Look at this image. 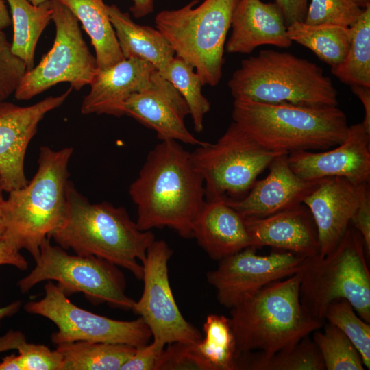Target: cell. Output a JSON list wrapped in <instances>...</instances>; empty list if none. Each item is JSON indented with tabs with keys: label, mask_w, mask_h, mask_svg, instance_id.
Segmentation results:
<instances>
[{
	"label": "cell",
	"mask_w": 370,
	"mask_h": 370,
	"mask_svg": "<svg viewBox=\"0 0 370 370\" xmlns=\"http://www.w3.org/2000/svg\"><path fill=\"white\" fill-rule=\"evenodd\" d=\"M129 194L136 205L140 230L167 227L184 238L206 202L204 180L190 152L174 140H163L148 153Z\"/></svg>",
	"instance_id": "6da1fadb"
},
{
	"label": "cell",
	"mask_w": 370,
	"mask_h": 370,
	"mask_svg": "<svg viewBox=\"0 0 370 370\" xmlns=\"http://www.w3.org/2000/svg\"><path fill=\"white\" fill-rule=\"evenodd\" d=\"M62 249L81 256L105 259L142 280V262L156 240L140 230L123 207L103 201L91 203L70 181L66 212L62 223L49 236Z\"/></svg>",
	"instance_id": "7a4b0ae2"
},
{
	"label": "cell",
	"mask_w": 370,
	"mask_h": 370,
	"mask_svg": "<svg viewBox=\"0 0 370 370\" xmlns=\"http://www.w3.org/2000/svg\"><path fill=\"white\" fill-rule=\"evenodd\" d=\"M232 119L264 148L287 155L335 147L343 142L348 128L347 116L337 106L234 99Z\"/></svg>",
	"instance_id": "3957f363"
},
{
	"label": "cell",
	"mask_w": 370,
	"mask_h": 370,
	"mask_svg": "<svg viewBox=\"0 0 370 370\" xmlns=\"http://www.w3.org/2000/svg\"><path fill=\"white\" fill-rule=\"evenodd\" d=\"M300 280L297 272L268 284L230 309L238 357L254 351L270 356L290 349L323 326L300 302Z\"/></svg>",
	"instance_id": "277c9868"
},
{
	"label": "cell",
	"mask_w": 370,
	"mask_h": 370,
	"mask_svg": "<svg viewBox=\"0 0 370 370\" xmlns=\"http://www.w3.org/2000/svg\"><path fill=\"white\" fill-rule=\"evenodd\" d=\"M73 147H40L38 167L31 181L9 192L5 200V239L36 260L45 239L63 222Z\"/></svg>",
	"instance_id": "5b68a950"
},
{
	"label": "cell",
	"mask_w": 370,
	"mask_h": 370,
	"mask_svg": "<svg viewBox=\"0 0 370 370\" xmlns=\"http://www.w3.org/2000/svg\"><path fill=\"white\" fill-rule=\"evenodd\" d=\"M228 87L234 99L301 106H338V92L321 67L288 52L261 50L241 61Z\"/></svg>",
	"instance_id": "8992f818"
},
{
	"label": "cell",
	"mask_w": 370,
	"mask_h": 370,
	"mask_svg": "<svg viewBox=\"0 0 370 370\" xmlns=\"http://www.w3.org/2000/svg\"><path fill=\"white\" fill-rule=\"evenodd\" d=\"M367 257L361 234L349 225L330 253L306 258L299 271V299L313 319L323 323L328 305L343 299L370 323V272Z\"/></svg>",
	"instance_id": "52a82bcc"
},
{
	"label": "cell",
	"mask_w": 370,
	"mask_h": 370,
	"mask_svg": "<svg viewBox=\"0 0 370 370\" xmlns=\"http://www.w3.org/2000/svg\"><path fill=\"white\" fill-rule=\"evenodd\" d=\"M238 0H198L155 17L158 29L175 56L192 65L203 86H217L222 76L223 53L232 14Z\"/></svg>",
	"instance_id": "ba28073f"
},
{
	"label": "cell",
	"mask_w": 370,
	"mask_h": 370,
	"mask_svg": "<svg viewBox=\"0 0 370 370\" xmlns=\"http://www.w3.org/2000/svg\"><path fill=\"white\" fill-rule=\"evenodd\" d=\"M35 261L34 269L18 282L21 293L53 280L67 296L80 292L94 304L133 310L136 301L126 295L125 276L116 264L94 256L71 255L53 245L49 238L42 243Z\"/></svg>",
	"instance_id": "9c48e42d"
},
{
	"label": "cell",
	"mask_w": 370,
	"mask_h": 370,
	"mask_svg": "<svg viewBox=\"0 0 370 370\" xmlns=\"http://www.w3.org/2000/svg\"><path fill=\"white\" fill-rule=\"evenodd\" d=\"M283 154L262 147L235 122L216 143L207 142L190 152L204 180L206 201L243 198L258 176Z\"/></svg>",
	"instance_id": "30bf717a"
},
{
	"label": "cell",
	"mask_w": 370,
	"mask_h": 370,
	"mask_svg": "<svg viewBox=\"0 0 370 370\" xmlns=\"http://www.w3.org/2000/svg\"><path fill=\"white\" fill-rule=\"evenodd\" d=\"M50 4L56 26L53 47L36 67L27 70L14 93L17 100L31 99L61 82L79 90L91 84L98 71L78 19L59 0H50Z\"/></svg>",
	"instance_id": "8fae6325"
},
{
	"label": "cell",
	"mask_w": 370,
	"mask_h": 370,
	"mask_svg": "<svg viewBox=\"0 0 370 370\" xmlns=\"http://www.w3.org/2000/svg\"><path fill=\"white\" fill-rule=\"evenodd\" d=\"M45 296L29 301L24 310L51 321L58 330L51 336L55 345L92 341L127 344L140 347L147 344L151 332L140 317L133 321H119L101 316L73 304L57 285L49 280L44 286Z\"/></svg>",
	"instance_id": "7c38bea8"
},
{
	"label": "cell",
	"mask_w": 370,
	"mask_h": 370,
	"mask_svg": "<svg viewBox=\"0 0 370 370\" xmlns=\"http://www.w3.org/2000/svg\"><path fill=\"white\" fill-rule=\"evenodd\" d=\"M172 254L173 250L162 240H155L149 247L142 262L143 291L132 311L145 321L153 339L165 344H197L203 337L181 314L170 286L168 262Z\"/></svg>",
	"instance_id": "4fadbf2b"
},
{
	"label": "cell",
	"mask_w": 370,
	"mask_h": 370,
	"mask_svg": "<svg viewBox=\"0 0 370 370\" xmlns=\"http://www.w3.org/2000/svg\"><path fill=\"white\" fill-rule=\"evenodd\" d=\"M256 250L248 247L227 256L207 273L208 282L225 308L231 309L268 284L299 272L307 258L288 251L260 256Z\"/></svg>",
	"instance_id": "5bb4252c"
},
{
	"label": "cell",
	"mask_w": 370,
	"mask_h": 370,
	"mask_svg": "<svg viewBox=\"0 0 370 370\" xmlns=\"http://www.w3.org/2000/svg\"><path fill=\"white\" fill-rule=\"evenodd\" d=\"M73 88L49 96L28 106L0 103V177L5 192L20 188L28 183L25 173L27 147L36 134L41 120L49 112L60 107Z\"/></svg>",
	"instance_id": "9a60e30c"
},
{
	"label": "cell",
	"mask_w": 370,
	"mask_h": 370,
	"mask_svg": "<svg viewBox=\"0 0 370 370\" xmlns=\"http://www.w3.org/2000/svg\"><path fill=\"white\" fill-rule=\"evenodd\" d=\"M122 111L154 130L160 140H174L197 147L207 143L196 138L186 128L184 120L190 112L185 100L157 70L145 88L126 100Z\"/></svg>",
	"instance_id": "2e32d148"
},
{
	"label": "cell",
	"mask_w": 370,
	"mask_h": 370,
	"mask_svg": "<svg viewBox=\"0 0 370 370\" xmlns=\"http://www.w3.org/2000/svg\"><path fill=\"white\" fill-rule=\"evenodd\" d=\"M290 168L300 178L318 180L331 177L356 184L370 182V133L362 123L348 126L341 143L327 151H299L287 155Z\"/></svg>",
	"instance_id": "e0dca14e"
},
{
	"label": "cell",
	"mask_w": 370,
	"mask_h": 370,
	"mask_svg": "<svg viewBox=\"0 0 370 370\" xmlns=\"http://www.w3.org/2000/svg\"><path fill=\"white\" fill-rule=\"evenodd\" d=\"M286 157H276L268 166L267 176L256 180L243 198L225 201L244 218L265 217L301 204L321 180L300 178L290 168Z\"/></svg>",
	"instance_id": "ac0fdd59"
},
{
	"label": "cell",
	"mask_w": 370,
	"mask_h": 370,
	"mask_svg": "<svg viewBox=\"0 0 370 370\" xmlns=\"http://www.w3.org/2000/svg\"><path fill=\"white\" fill-rule=\"evenodd\" d=\"M361 187L362 184L344 177L323 178L304 200L316 225L319 256L327 255L336 247L350 225L359 204Z\"/></svg>",
	"instance_id": "d6986e66"
},
{
	"label": "cell",
	"mask_w": 370,
	"mask_h": 370,
	"mask_svg": "<svg viewBox=\"0 0 370 370\" xmlns=\"http://www.w3.org/2000/svg\"><path fill=\"white\" fill-rule=\"evenodd\" d=\"M250 247H271L305 257L319 254L316 225L301 204L262 217L244 218Z\"/></svg>",
	"instance_id": "ffe728a7"
},
{
	"label": "cell",
	"mask_w": 370,
	"mask_h": 370,
	"mask_svg": "<svg viewBox=\"0 0 370 370\" xmlns=\"http://www.w3.org/2000/svg\"><path fill=\"white\" fill-rule=\"evenodd\" d=\"M231 28L225 45L228 53L248 54L264 45L280 48L292 45L282 12L275 2L238 0L232 14Z\"/></svg>",
	"instance_id": "44dd1931"
},
{
	"label": "cell",
	"mask_w": 370,
	"mask_h": 370,
	"mask_svg": "<svg viewBox=\"0 0 370 370\" xmlns=\"http://www.w3.org/2000/svg\"><path fill=\"white\" fill-rule=\"evenodd\" d=\"M156 70L151 63L138 58L124 59L110 68L98 70L89 92L84 97L81 112L123 116L124 103L149 85Z\"/></svg>",
	"instance_id": "7402d4cb"
},
{
	"label": "cell",
	"mask_w": 370,
	"mask_h": 370,
	"mask_svg": "<svg viewBox=\"0 0 370 370\" xmlns=\"http://www.w3.org/2000/svg\"><path fill=\"white\" fill-rule=\"evenodd\" d=\"M193 238L218 261L250 247L244 217L224 200L206 201L194 221Z\"/></svg>",
	"instance_id": "603a6c76"
},
{
	"label": "cell",
	"mask_w": 370,
	"mask_h": 370,
	"mask_svg": "<svg viewBox=\"0 0 370 370\" xmlns=\"http://www.w3.org/2000/svg\"><path fill=\"white\" fill-rule=\"evenodd\" d=\"M106 9L124 58L147 61L163 74L175 56L166 38L158 29L136 23L116 5Z\"/></svg>",
	"instance_id": "cb8c5ba5"
},
{
	"label": "cell",
	"mask_w": 370,
	"mask_h": 370,
	"mask_svg": "<svg viewBox=\"0 0 370 370\" xmlns=\"http://www.w3.org/2000/svg\"><path fill=\"white\" fill-rule=\"evenodd\" d=\"M76 16L95 49L98 70L110 68L125 58L103 0H59Z\"/></svg>",
	"instance_id": "d4e9b609"
},
{
	"label": "cell",
	"mask_w": 370,
	"mask_h": 370,
	"mask_svg": "<svg viewBox=\"0 0 370 370\" xmlns=\"http://www.w3.org/2000/svg\"><path fill=\"white\" fill-rule=\"evenodd\" d=\"M10 8L14 34L12 52L26 64L34 67L35 49L42 32L51 20L50 0L38 5L28 0H6Z\"/></svg>",
	"instance_id": "484cf974"
},
{
	"label": "cell",
	"mask_w": 370,
	"mask_h": 370,
	"mask_svg": "<svg viewBox=\"0 0 370 370\" xmlns=\"http://www.w3.org/2000/svg\"><path fill=\"white\" fill-rule=\"evenodd\" d=\"M287 34L292 42L308 48L332 68L345 58L350 47L352 30L351 27L340 25L295 22L287 27Z\"/></svg>",
	"instance_id": "4316f807"
},
{
	"label": "cell",
	"mask_w": 370,
	"mask_h": 370,
	"mask_svg": "<svg viewBox=\"0 0 370 370\" xmlns=\"http://www.w3.org/2000/svg\"><path fill=\"white\" fill-rule=\"evenodd\" d=\"M63 370H120L136 347L121 343L75 341L56 345Z\"/></svg>",
	"instance_id": "83f0119b"
},
{
	"label": "cell",
	"mask_w": 370,
	"mask_h": 370,
	"mask_svg": "<svg viewBox=\"0 0 370 370\" xmlns=\"http://www.w3.org/2000/svg\"><path fill=\"white\" fill-rule=\"evenodd\" d=\"M238 369L247 370H325L321 353L308 336L293 347L270 356L259 352L242 354L238 360Z\"/></svg>",
	"instance_id": "f1b7e54d"
},
{
	"label": "cell",
	"mask_w": 370,
	"mask_h": 370,
	"mask_svg": "<svg viewBox=\"0 0 370 370\" xmlns=\"http://www.w3.org/2000/svg\"><path fill=\"white\" fill-rule=\"evenodd\" d=\"M351 28L352 36L348 52L342 62L332 67L331 71L349 86L370 87V5L364 8Z\"/></svg>",
	"instance_id": "f546056e"
},
{
	"label": "cell",
	"mask_w": 370,
	"mask_h": 370,
	"mask_svg": "<svg viewBox=\"0 0 370 370\" xmlns=\"http://www.w3.org/2000/svg\"><path fill=\"white\" fill-rule=\"evenodd\" d=\"M203 330L204 338L197 347L212 370H238V355L230 318L209 314Z\"/></svg>",
	"instance_id": "4dcf8cb0"
},
{
	"label": "cell",
	"mask_w": 370,
	"mask_h": 370,
	"mask_svg": "<svg viewBox=\"0 0 370 370\" xmlns=\"http://www.w3.org/2000/svg\"><path fill=\"white\" fill-rule=\"evenodd\" d=\"M162 75L171 82L185 100L193 119L194 130H204V119L210 110V103L202 94L199 75L189 63L175 56Z\"/></svg>",
	"instance_id": "1f68e13d"
},
{
	"label": "cell",
	"mask_w": 370,
	"mask_h": 370,
	"mask_svg": "<svg viewBox=\"0 0 370 370\" xmlns=\"http://www.w3.org/2000/svg\"><path fill=\"white\" fill-rule=\"evenodd\" d=\"M313 341L321 353L326 370H364L359 352L336 326L329 323L323 332L316 330Z\"/></svg>",
	"instance_id": "d6a6232c"
},
{
	"label": "cell",
	"mask_w": 370,
	"mask_h": 370,
	"mask_svg": "<svg viewBox=\"0 0 370 370\" xmlns=\"http://www.w3.org/2000/svg\"><path fill=\"white\" fill-rule=\"evenodd\" d=\"M324 320L340 329L359 352L363 365L370 369V325L356 314L351 304L340 299L327 307Z\"/></svg>",
	"instance_id": "836d02e7"
},
{
	"label": "cell",
	"mask_w": 370,
	"mask_h": 370,
	"mask_svg": "<svg viewBox=\"0 0 370 370\" xmlns=\"http://www.w3.org/2000/svg\"><path fill=\"white\" fill-rule=\"evenodd\" d=\"M363 9L351 0H311L304 23L351 27L356 23Z\"/></svg>",
	"instance_id": "e575fe53"
},
{
	"label": "cell",
	"mask_w": 370,
	"mask_h": 370,
	"mask_svg": "<svg viewBox=\"0 0 370 370\" xmlns=\"http://www.w3.org/2000/svg\"><path fill=\"white\" fill-rule=\"evenodd\" d=\"M156 370H212L202 356L197 344L169 343L158 362Z\"/></svg>",
	"instance_id": "d590c367"
},
{
	"label": "cell",
	"mask_w": 370,
	"mask_h": 370,
	"mask_svg": "<svg viewBox=\"0 0 370 370\" xmlns=\"http://www.w3.org/2000/svg\"><path fill=\"white\" fill-rule=\"evenodd\" d=\"M25 63L12 50V43L0 29V103L14 93L27 71Z\"/></svg>",
	"instance_id": "8d00e7d4"
},
{
	"label": "cell",
	"mask_w": 370,
	"mask_h": 370,
	"mask_svg": "<svg viewBox=\"0 0 370 370\" xmlns=\"http://www.w3.org/2000/svg\"><path fill=\"white\" fill-rule=\"evenodd\" d=\"M23 370H63L64 358L58 350L42 344L24 343L18 349Z\"/></svg>",
	"instance_id": "74e56055"
},
{
	"label": "cell",
	"mask_w": 370,
	"mask_h": 370,
	"mask_svg": "<svg viewBox=\"0 0 370 370\" xmlns=\"http://www.w3.org/2000/svg\"><path fill=\"white\" fill-rule=\"evenodd\" d=\"M166 344L153 339L149 344L136 347L132 356L125 362L120 370H156L158 362Z\"/></svg>",
	"instance_id": "f35d334b"
},
{
	"label": "cell",
	"mask_w": 370,
	"mask_h": 370,
	"mask_svg": "<svg viewBox=\"0 0 370 370\" xmlns=\"http://www.w3.org/2000/svg\"><path fill=\"white\" fill-rule=\"evenodd\" d=\"M361 234L368 258L370 254V188L369 184H363L359 204L351 219L350 223Z\"/></svg>",
	"instance_id": "ab89813d"
},
{
	"label": "cell",
	"mask_w": 370,
	"mask_h": 370,
	"mask_svg": "<svg viewBox=\"0 0 370 370\" xmlns=\"http://www.w3.org/2000/svg\"><path fill=\"white\" fill-rule=\"evenodd\" d=\"M275 2L282 12L286 27L295 22H304L308 7V0H275Z\"/></svg>",
	"instance_id": "60d3db41"
},
{
	"label": "cell",
	"mask_w": 370,
	"mask_h": 370,
	"mask_svg": "<svg viewBox=\"0 0 370 370\" xmlns=\"http://www.w3.org/2000/svg\"><path fill=\"white\" fill-rule=\"evenodd\" d=\"M8 264L24 271L28 267V262L21 254L20 250L6 239H0V265Z\"/></svg>",
	"instance_id": "b9f144b4"
},
{
	"label": "cell",
	"mask_w": 370,
	"mask_h": 370,
	"mask_svg": "<svg viewBox=\"0 0 370 370\" xmlns=\"http://www.w3.org/2000/svg\"><path fill=\"white\" fill-rule=\"evenodd\" d=\"M25 334L21 331L10 330L4 335L0 336V353L16 349L25 343Z\"/></svg>",
	"instance_id": "7bdbcfd3"
},
{
	"label": "cell",
	"mask_w": 370,
	"mask_h": 370,
	"mask_svg": "<svg viewBox=\"0 0 370 370\" xmlns=\"http://www.w3.org/2000/svg\"><path fill=\"white\" fill-rule=\"evenodd\" d=\"M350 88L364 106L365 118L362 123L366 130L370 133V87L362 85H352Z\"/></svg>",
	"instance_id": "ee69618b"
},
{
	"label": "cell",
	"mask_w": 370,
	"mask_h": 370,
	"mask_svg": "<svg viewBox=\"0 0 370 370\" xmlns=\"http://www.w3.org/2000/svg\"><path fill=\"white\" fill-rule=\"evenodd\" d=\"M130 10L135 18L145 16L154 10V0H132Z\"/></svg>",
	"instance_id": "f6af8a7d"
},
{
	"label": "cell",
	"mask_w": 370,
	"mask_h": 370,
	"mask_svg": "<svg viewBox=\"0 0 370 370\" xmlns=\"http://www.w3.org/2000/svg\"><path fill=\"white\" fill-rule=\"evenodd\" d=\"M0 370H23L20 355L13 354L3 358L0 362Z\"/></svg>",
	"instance_id": "bcb514c9"
},
{
	"label": "cell",
	"mask_w": 370,
	"mask_h": 370,
	"mask_svg": "<svg viewBox=\"0 0 370 370\" xmlns=\"http://www.w3.org/2000/svg\"><path fill=\"white\" fill-rule=\"evenodd\" d=\"M5 192L1 178L0 177V239L5 238L6 230V218H5V199L3 197Z\"/></svg>",
	"instance_id": "7dc6e473"
},
{
	"label": "cell",
	"mask_w": 370,
	"mask_h": 370,
	"mask_svg": "<svg viewBox=\"0 0 370 370\" xmlns=\"http://www.w3.org/2000/svg\"><path fill=\"white\" fill-rule=\"evenodd\" d=\"M22 302L19 300L13 301L10 304L0 308V326L1 321L5 317H10L18 312Z\"/></svg>",
	"instance_id": "c3c4849f"
},
{
	"label": "cell",
	"mask_w": 370,
	"mask_h": 370,
	"mask_svg": "<svg viewBox=\"0 0 370 370\" xmlns=\"http://www.w3.org/2000/svg\"><path fill=\"white\" fill-rule=\"evenodd\" d=\"M12 22L8 8L3 0H0V29L10 26Z\"/></svg>",
	"instance_id": "681fc988"
},
{
	"label": "cell",
	"mask_w": 370,
	"mask_h": 370,
	"mask_svg": "<svg viewBox=\"0 0 370 370\" xmlns=\"http://www.w3.org/2000/svg\"><path fill=\"white\" fill-rule=\"evenodd\" d=\"M351 1L362 8H365L370 5V0H351Z\"/></svg>",
	"instance_id": "f907efd6"
},
{
	"label": "cell",
	"mask_w": 370,
	"mask_h": 370,
	"mask_svg": "<svg viewBox=\"0 0 370 370\" xmlns=\"http://www.w3.org/2000/svg\"><path fill=\"white\" fill-rule=\"evenodd\" d=\"M32 4L34 5H38L48 0H28Z\"/></svg>",
	"instance_id": "816d5d0a"
}]
</instances>
